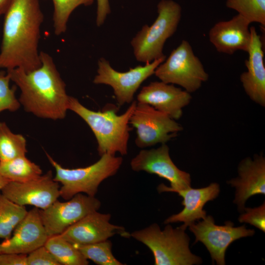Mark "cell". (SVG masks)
Listing matches in <instances>:
<instances>
[{"label":"cell","mask_w":265,"mask_h":265,"mask_svg":"<svg viewBox=\"0 0 265 265\" xmlns=\"http://www.w3.org/2000/svg\"><path fill=\"white\" fill-rule=\"evenodd\" d=\"M43 21L39 0H12L4 14L0 68L30 72L41 66L38 46Z\"/></svg>","instance_id":"6da1fadb"},{"label":"cell","mask_w":265,"mask_h":265,"mask_svg":"<svg viewBox=\"0 0 265 265\" xmlns=\"http://www.w3.org/2000/svg\"><path fill=\"white\" fill-rule=\"evenodd\" d=\"M41 66L31 71L21 68L7 70L21 91L19 101L27 112L53 120L66 117L69 96L52 57L40 52Z\"/></svg>","instance_id":"7a4b0ae2"},{"label":"cell","mask_w":265,"mask_h":265,"mask_svg":"<svg viewBox=\"0 0 265 265\" xmlns=\"http://www.w3.org/2000/svg\"><path fill=\"white\" fill-rule=\"evenodd\" d=\"M137 101H133L127 110L118 115L117 108L107 105L101 111H95L82 105L74 97L69 96L68 110L79 116L88 125L98 144L97 151L101 156L104 154L115 155L119 153L126 155L130 132V120Z\"/></svg>","instance_id":"3957f363"},{"label":"cell","mask_w":265,"mask_h":265,"mask_svg":"<svg viewBox=\"0 0 265 265\" xmlns=\"http://www.w3.org/2000/svg\"><path fill=\"white\" fill-rule=\"evenodd\" d=\"M184 224L174 228L167 224L163 230L154 223L135 231L130 236L147 246L154 257L155 265H192L201 264L202 259L189 248V238Z\"/></svg>","instance_id":"277c9868"},{"label":"cell","mask_w":265,"mask_h":265,"mask_svg":"<svg viewBox=\"0 0 265 265\" xmlns=\"http://www.w3.org/2000/svg\"><path fill=\"white\" fill-rule=\"evenodd\" d=\"M46 155L55 170L54 180L61 185L60 196L65 200L79 193L95 196L101 183L114 175L123 162L122 157L106 154L89 166L69 169L63 167L47 153Z\"/></svg>","instance_id":"5b68a950"},{"label":"cell","mask_w":265,"mask_h":265,"mask_svg":"<svg viewBox=\"0 0 265 265\" xmlns=\"http://www.w3.org/2000/svg\"><path fill=\"white\" fill-rule=\"evenodd\" d=\"M157 11L153 24L143 26L131 42L136 59L141 62L149 63L165 56L164 43L175 32L181 18V6L173 0H161Z\"/></svg>","instance_id":"8992f818"},{"label":"cell","mask_w":265,"mask_h":265,"mask_svg":"<svg viewBox=\"0 0 265 265\" xmlns=\"http://www.w3.org/2000/svg\"><path fill=\"white\" fill-rule=\"evenodd\" d=\"M154 74L160 81L180 85L189 93L198 90L209 79L201 60L186 40L172 51L157 67Z\"/></svg>","instance_id":"52a82bcc"},{"label":"cell","mask_w":265,"mask_h":265,"mask_svg":"<svg viewBox=\"0 0 265 265\" xmlns=\"http://www.w3.org/2000/svg\"><path fill=\"white\" fill-rule=\"evenodd\" d=\"M130 124L136 130V145L140 148L165 144L183 130L182 126L167 114L146 104L137 103Z\"/></svg>","instance_id":"ba28073f"},{"label":"cell","mask_w":265,"mask_h":265,"mask_svg":"<svg viewBox=\"0 0 265 265\" xmlns=\"http://www.w3.org/2000/svg\"><path fill=\"white\" fill-rule=\"evenodd\" d=\"M165 58V56L145 63L144 66L139 65L128 71L120 72L101 57L98 60L97 74L93 82L96 84L110 86L119 106L130 104L133 101L134 95L142 83L154 74L156 69Z\"/></svg>","instance_id":"9c48e42d"},{"label":"cell","mask_w":265,"mask_h":265,"mask_svg":"<svg viewBox=\"0 0 265 265\" xmlns=\"http://www.w3.org/2000/svg\"><path fill=\"white\" fill-rule=\"evenodd\" d=\"M132 170L145 171L158 175L169 182L170 187L161 184L157 187L159 193L174 192L191 186L190 174L179 169L169 155V148L165 143L156 149H143L130 162Z\"/></svg>","instance_id":"30bf717a"},{"label":"cell","mask_w":265,"mask_h":265,"mask_svg":"<svg viewBox=\"0 0 265 265\" xmlns=\"http://www.w3.org/2000/svg\"><path fill=\"white\" fill-rule=\"evenodd\" d=\"M101 202L95 196L79 193L65 202L56 200L40 210L42 221L49 237L61 235L88 214L98 211Z\"/></svg>","instance_id":"8fae6325"},{"label":"cell","mask_w":265,"mask_h":265,"mask_svg":"<svg viewBox=\"0 0 265 265\" xmlns=\"http://www.w3.org/2000/svg\"><path fill=\"white\" fill-rule=\"evenodd\" d=\"M231 221H226L225 225H215L213 218L206 216L202 221L194 223L188 227L195 237L194 243L202 242L210 253L212 262L217 265H224L225 255L229 246L240 238L254 235L253 229H247L245 225L235 227Z\"/></svg>","instance_id":"7c38bea8"},{"label":"cell","mask_w":265,"mask_h":265,"mask_svg":"<svg viewBox=\"0 0 265 265\" xmlns=\"http://www.w3.org/2000/svg\"><path fill=\"white\" fill-rule=\"evenodd\" d=\"M59 183L53 179L52 171L34 180L18 183L9 182L1 189V193L21 206L31 205L44 210L60 196Z\"/></svg>","instance_id":"4fadbf2b"},{"label":"cell","mask_w":265,"mask_h":265,"mask_svg":"<svg viewBox=\"0 0 265 265\" xmlns=\"http://www.w3.org/2000/svg\"><path fill=\"white\" fill-rule=\"evenodd\" d=\"M111 215L93 212L68 228L60 235L74 245H86L108 239L115 234L130 237L124 227L111 224Z\"/></svg>","instance_id":"5bb4252c"},{"label":"cell","mask_w":265,"mask_h":265,"mask_svg":"<svg viewBox=\"0 0 265 265\" xmlns=\"http://www.w3.org/2000/svg\"><path fill=\"white\" fill-rule=\"evenodd\" d=\"M191 98L190 93L174 84L156 81L142 87L137 102L148 104L176 120L182 117L183 108Z\"/></svg>","instance_id":"9a60e30c"},{"label":"cell","mask_w":265,"mask_h":265,"mask_svg":"<svg viewBox=\"0 0 265 265\" xmlns=\"http://www.w3.org/2000/svg\"><path fill=\"white\" fill-rule=\"evenodd\" d=\"M48 238L40 210L34 207L16 227L12 236L0 243L1 253L29 254L44 246Z\"/></svg>","instance_id":"2e32d148"},{"label":"cell","mask_w":265,"mask_h":265,"mask_svg":"<svg viewBox=\"0 0 265 265\" xmlns=\"http://www.w3.org/2000/svg\"><path fill=\"white\" fill-rule=\"evenodd\" d=\"M251 40L245 61L247 70L240 76L246 94L254 103L265 106V66L261 37L254 26L250 27Z\"/></svg>","instance_id":"e0dca14e"},{"label":"cell","mask_w":265,"mask_h":265,"mask_svg":"<svg viewBox=\"0 0 265 265\" xmlns=\"http://www.w3.org/2000/svg\"><path fill=\"white\" fill-rule=\"evenodd\" d=\"M238 176L227 182L236 188L234 202L243 212L247 199L256 194H265V159L262 154L242 160L238 166Z\"/></svg>","instance_id":"ac0fdd59"},{"label":"cell","mask_w":265,"mask_h":265,"mask_svg":"<svg viewBox=\"0 0 265 265\" xmlns=\"http://www.w3.org/2000/svg\"><path fill=\"white\" fill-rule=\"evenodd\" d=\"M251 23L238 14L228 21L215 23L209 32V38L219 53L232 54L241 50L248 52L251 40Z\"/></svg>","instance_id":"d6986e66"},{"label":"cell","mask_w":265,"mask_h":265,"mask_svg":"<svg viewBox=\"0 0 265 265\" xmlns=\"http://www.w3.org/2000/svg\"><path fill=\"white\" fill-rule=\"evenodd\" d=\"M219 192V186L217 183H212L207 187L200 188H193L190 186L175 191L174 192L183 197L182 204L184 208L180 212L165 219L164 224L183 222L187 227L196 221L204 219L207 216L206 212L203 210L205 205L215 199Z\"/></svg>","instance_id":"ffe728a7"},{"label":"cell","mask_w":265,"mask_h":265,"mask_svg":"<svg viewBox=\"0 0 265 265\" xmlns=\"http://www.w3.org/2000/svg\"><path fill=\"white\" fill-rule=\"evenodd\" d=\"M0 174L9 182L24 183L40 177L42 175V170L25 155L0 161Z\"/></svg>","instance_id":"44dd1931"},{"label":"cell","mask_w":265,"mask_h":265,"mask_svg":"<svg viewBox=\"0 0 265 265\" xmlns=\"http://www.w3.org/2000/svg\"><path fill=\"white\" fill-rule=\"evenodd\" d=\"M44 246L60 265H87L89 262L78 248L60 235L49 237Z\"/></svg>","instance_id":"7402d4cb"},{"label":"cell","mask_w":265,"mask_h":265,"mask_svg":"<svg viewBox=\"0 0 265 265\" xmlns=\"http://www.w3.org/2000/svg\"><path fill=\"white\" fill-rule=\"evenodd\" d=\"M27 213L25 206L14 203L0 193V238H10Z\"/></svg>","instance_id":"603a6c76"},{"label":"cell","mask_w":265,"mask_h":265,"mask_svg":"<svg viewBox=\"0 0 265 265\" xmlns=\"http://www.w3.org/2000/svg\"><path fill=\"white\" fill-rule=\"evenodd\" d=\"M27 152L25 137L13 133L5 122H0V161L25 156Z\"/></svg>","instance_id":"cb8c5ba5"},{"label":"cell","mask_w":265,"mask_h":265,"mask_svg":"<svg viewBox=\"0 0 265 265\" xmlns=\"http://www.w3.org/2000/svg\"><path fill=\"white\" fill-rule=\"evenodd\" d=\"M53 5V26L55 35L65 32L69 18L78 7L90 6L94 0H52Z\"/></svg>","instance_id":"d4e9b609"},{"label":"cell","mask_w":265,"mask_h":265,"mask_svg":"<svg viewBox=\"0 0 265 265\" xmlns=\"http://www.w3.org/2000/svg\"><path fill=\"white\" fill-rule=\"evenodd\" d=\"M86 259H89L98 265H123L113 256L112 243L108 239L100 242L75 245Z\"/></svg>","instance_id":"484cf974"},{"label":"cell","mask_w":265,"mask_h":265,"mask_svg":"<svg viewBox=\"0 0 265 265\" xmlns=\"http://www.w3.org/2000/svg\"><path fill=\"white\" fill-rule=\"evenodd\" d=\"M226 6L236 11L250 23L265 26V0H226Z\"/></svg>","instance_id":"4316f807"},{"label":"cell","mask_w":265,"mask_h":265,"mask_svg":"<svg viewBox=\"0 0 265 265\" xmlns=\"http://www.w3.org/2000/svg\"><path fill=\"white\" fill-rule=\"evenodd\" d=\"M10 78L7 72L0 71V113L4 110L11 112L18 110L21 104L15 96L17 86L10 87Z\"/></svg>","instance_id":"83f0119b"},{"label":"cell","mask_w":265,"mask_h":265,"mask_svg":"<svg viewBox=\"0 0 265 265\" xmlns=\"http://www.w3.org/2000/svg\"><path fill=\"white\" fill-rule=\"evenodd\" d=\"M245 212L238 218L240 223H249L260 230L265 231V204L254 208H245Z\"/></svg>","instance_id":"f1b7e54d"},{"label":"cell","mask_w":265,"mask_h":265,"mask_svg":"<svg viewBox=\"0 0 265 265\" xmlns=\"http://www.w3.org/2000/svg\"><path fill=\"white\" fill-rule=\"evenodd\" d=\"M28 254L27 265H60L44 245Z\"/></svg>","instance_id":"f546056e"},{"label":"cell","mask_w":265,"mask_h":265,"mask_svg":"<svg viewBox=\"0 0 265 265\" xmlns=\"http://www.w3.org/2000/svg\"><path fill=\"white\" fill-rule=\"evenodd\" d=\"M0 265H27V255L17 253H1Z\"/></svg>","instance_id":"4dcf8cb0"},{"label":"cell","mask_w":265,"mask_h":265,"mask_svg":"<svg viewBox=\"0 0 265 265\" xmlns=\"http://www.w3.org/2000/svg\"><path fill=\"white\" fill-rule=\"evenodd\" d=\"M96 25L100 26L104 23L106 17L110 13L109 0H97Z\"/></svg>","instance_id":"1f68e13d"},{"label":"cell","mask_w":265,"mask_h":265,"mask_svg":"<svg viewBox=\"0 0 265 265\" xmlns=\"http://www.w3.org/2000/svg\"><path fill=\"white\" fill-rule=\"evenodd\" d=\"M12 0H0V17L4 15Z\"/></svg>","instance_id":"d6a6232c"},{"label":"cell","mask_w":265,"mask_h":265,"mask_svg":"<svg viewBox=\"0 0 265 265\" xmlns=\"http://www.w3.org/2000/svg\"><path fill=\"white\" fill-rule=\"evenodd\" d=\"M9 181L0 174V191Z\"/></svg>","instance_id":"836d02e7"},{"label":"cell","mask_w":265,"mask_h":265,"mask_svg":"<svg viewBox=\"0 0 265 265\" xmlns=\"http://www.w3.org/2000/svg\"><path fill=\"white\" fill-rule=\"evenodd\" d=\"M1 245L0 243V254H1Z\"/></svg>","instance_id":"e575fe53"}]
</instances>
